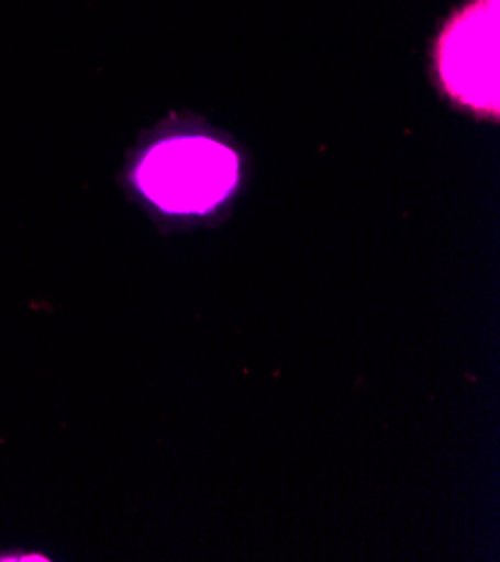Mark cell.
<instances>
[{"instance_id":"6da1fadb","label":"cell","mask_w":500,"mask_h":562,"mask_svg":"<svg viewBox=\"0 0 500 562\" xmlns=\"http://www.w3.org/2000/svg\"><path fill=\"white\" fill-rule=\"evenodd\" d=\"M133 187L166 215H207L238 187L236 150L204 135H174L151 144L133 168Z\"/></svg>"},{"instance_id":"7a4b0ae2","label":"cell","mask_w":500,"mask_h":562,"mask_svg":"<svg viewBox=\"0 0 500 562\" xmlns=\"http://www.w3.org/2000/svg\"><path fill=\"white\" fill-rule=\"evenodd\" d=\"M500 0H471L442 27L435 43L440 83L460 105L498 120Z\"/></svg>"}]
</instances>
